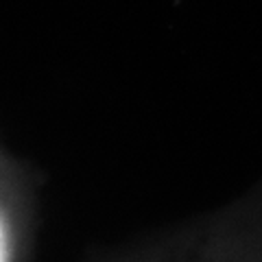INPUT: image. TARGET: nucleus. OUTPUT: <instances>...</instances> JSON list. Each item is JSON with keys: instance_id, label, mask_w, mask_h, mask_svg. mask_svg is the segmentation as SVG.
<instances>
[{"instance_id": "obj_1", "label": "nucleus", "mask_w": 262, "mask_h": 262, "mask_svg": "<svg viewBox=\"0 0 262 262\" xmlns=\"http://www.w3.org/2000/svg\"><path fill=\"white\" fill-rule=\"evenodd\" d=\"M9 260V249H7V223L3 221V262Z\"/></svg>"}]
</instances>
